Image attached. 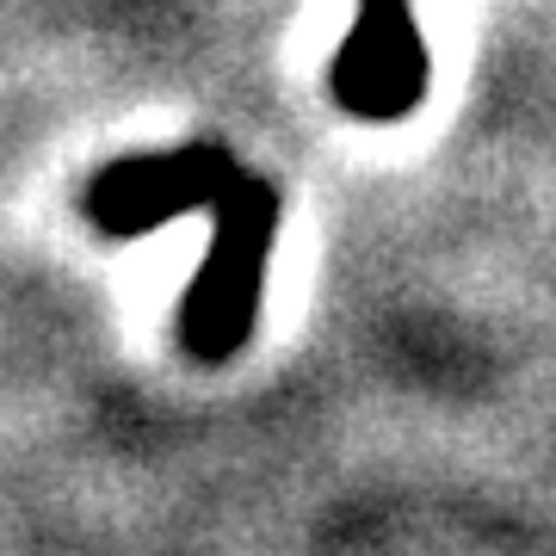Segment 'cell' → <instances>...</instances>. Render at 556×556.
Here are the masks:
<instances>
[{"instance_id":"obj_1","label":"cell","mask_w":556,"mask_h":556,"mask_svg":"<svg viewBox=\"0 0 556 556\" xmlns=\"http://www.w3.org/2000/svg\"><path fill=\"white\" fill-rule=\"evenodd\" d=\"M80 211L100 236H142L186 211H211L217 236L179 303V340L199 365H223L241 353V340L260 316L266 260L278 241V192L266 179L248 174L223 142H186V149L124 155L100 167Z\"/></svg>"},{"instance_id":"obj_2","label":"cell","mask_w":556,"mask_h":556,"mask_svg":"<svg viewBox=\"0 0 556 556\" xmlns=\"http://www.w3.org/2000/svg\"><path fill=\"white\" fill-rule=\"evenodd\" d=\"M328 87L353 118H408L427 100V38L415 25V0H358V20L328 68Z\"/></svg>"}]
</instances>
